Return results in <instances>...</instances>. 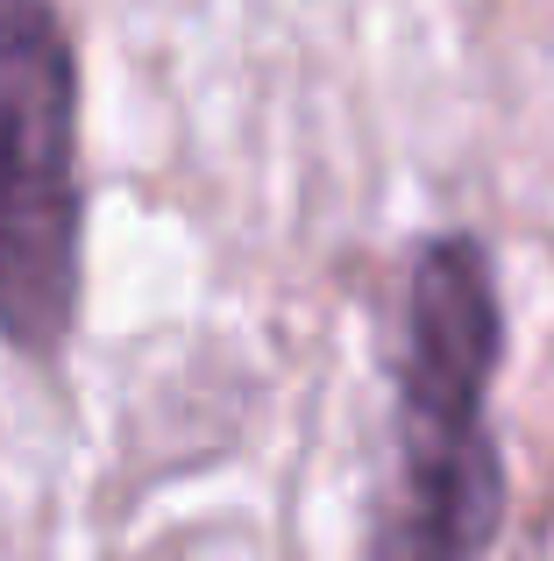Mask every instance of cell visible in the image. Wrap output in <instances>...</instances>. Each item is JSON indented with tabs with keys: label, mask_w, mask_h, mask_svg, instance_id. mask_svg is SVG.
Listing matches in <instances>:
<instances>
[{
	"label": "cell",
	"mask_w": 554,
	"mask_h": 561,
	"mask_svg": "<svg viewBox=\"0 0 554 561\" xmlns=\"http://www.w3.org/2000/svg\"><path fill=\"white\" fill-rule=\"evenodd\" d=\"M505 363V299L490 249L441 228L405 256L384 334L391 462L377 477L362 561H484L505 526V455L490 383Z\"/></svg>",
	"instance_id": "obj_1"
},
{
	"label": "cell",
	"mask_w": 554,
	"mask_h": 561,
	"mask_svg": "<svg viewBox=\"0 0 554 561\" xmlns=\"http://www.w3.org/2000/svg\"><path fill=\"white\" fill-rule=\"evenodd\" d=\"M85 313V65L65 0H0V348L57 363Z\"/></svg>",
	"instance_id": "obj_2"
}]
</instances>
